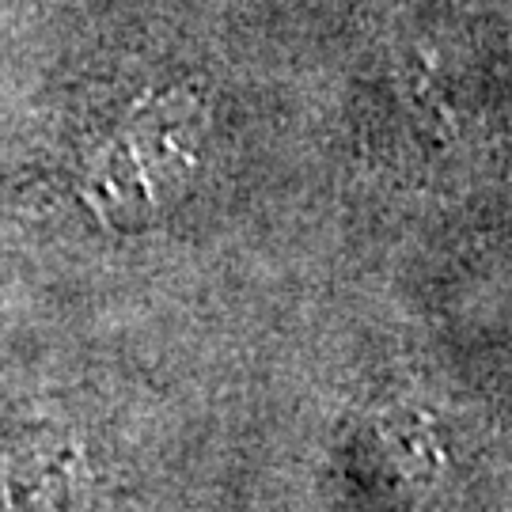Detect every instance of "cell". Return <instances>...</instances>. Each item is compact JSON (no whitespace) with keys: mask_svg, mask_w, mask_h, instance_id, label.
<instances>
[{"mask_svg":"<svg viewBox=\"0 0 512 512\" xmlns=\"http://www.w3.org/2000/svg\"><path fill=\"white\" fill-rule=\"evenodd\" d=\"M190 122V107L179 95L129 114L88 164L92 202L107 217H133L175 194L190 164Z\"/></svg>","mask_w":512,"mask_h":512,"instance_id":"1","label":"cell"}]
</instances>
